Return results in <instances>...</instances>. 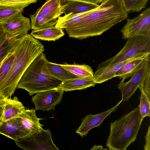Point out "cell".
Instances as JSON below:
<instances>
[{
    "label": "cell",
    "instance_id": "6da1fadb",
    "mask_svg": "<svg viewBox=\"0 0 150 150\" xmlns=\"http://www.w3.org/2000/svg\"><path fill=\"white\" fill-rule=\"evenodd\" d=\"M121 0H103L96 9L86 12L78 22L65 29L70 37L80 40L100 35L126 19Z\"/></svg>",
    "mask_w": 150,
    "mask_h": 150
},
{
    "label": "cell",
    "instance_id": "7a4b0ae2",
    "mask_svg": "<svg viewBox=\"0 0 150 150\" xmlns=\"http://www.w3.org/2000/svg\"><path fill=\"white\" fill-rule=\"evenodd\" d=\"M44 50V46L30 34L23 37L14 50L11 67L0 84V94L6 98L13 94L23 74L34 59Z\"/></svg>",
    "mask_w": 150,
    "mask_h": 150
},
{
    "label": "cell",
    "instance_id": "3957f363",
    "mask_svg": "<svg viewBox=\"0 0 150 150\" xmlns=\"http://www.w3.org/2000/svg\"><path fill=\"white\" fill-rule=\"evenodd\" d=\"M143 119L138 107L111 123L106 146L110 150H126L137 139Z\"/></svg>",
    "mask_w": 150,
    "mask_h": 150
},
{
    "label": "cell",
    "instance_id": "277c9868",
    "mask_svg": "<svg viewBox=\"0 0 150 150\" xmlns=\"http://www.w3.org/2000/svg\"><path fill=\"white\" fill-rule=\"evenodd\" d=\"M43 52L37 57L26 70L17 88L27 91L30 96L57 88L62 82L51 76Z\"/></svg>",
    "mask_w": 150,
    "mask_h": 150
},
{
    "label": "cell",
    "instance_id": "5b68a950",
    "mask_svg": "<svg viewBox=\"0 0 150 150\" xmlns=\"http://www.w3.org/2000/svg\"><path fill=\"white\" fill-rule=\"evenodd\" d=\"M127 39L125 45L117 54L101 63L97 68L122 62L131 58L150 54V37L133 36Z\"/></svg>",
    "mask_w": 150,
    "mask_h": 150
},
{
    "label": "cell",
    "instance_id": "8992f818",
    "mask_svg": "<svg viewBox=\"0 0 150 150\" xmlns=\"http://www.w3.org/2000/svg\"><path fill=\"white\" fill-rule=\"evenodd\" d=\"M126 20L127 23L120 30L123 39L137 36L150 37L149 7L137 16Z\"/></svg>",
    "mask_w": 150,
    "mask_h": 150
},
{
    "label": "cell",
    "instance_id": "52a82bcc",
    "mask_svg": "<svg viewBox=\"0 0 150 150\" xmlns=\"http://www.w3.org/2000/svg\"><path fill=\"white\" fill-rule=\"evenodd\" d=\"M150 75V55L144 59L139 69L127 82L121 81L117 85L122 93V101H127L139 87L143 86L147 77Z\"/></svg>",
    "mask_w": 150,
    "mask_h": 150
},
{
    "label": "cell",
    "instance_id": "ba28073f",
    "mask_svg": "<svg viewBox=\"0 0 150 150\" xmlns=\"http://www.w3.org/2000/svg\"><path fill=\"white\" fill-rule=\"evenodd\" d=\"M49 129L15 141L18 147L26 150H58L54 143Z\"/></svg>",
    "mask_w": 150,
    "mask_h": 150
},
{
    "label": "cell",
    "instance_id": "9c48e42d",
    "mask_svg": "<svg viewBox=\"0 0 150 150\" xmlns=\"http://www.w3.org/2000/svg\"><path fill=\"white\" fill-rule=\"evenodd\" d=\"M64 91L55 88L37 93L32 97L35 110L44 111L54 110L56 105L61 102Z\"/></svg>",
    "mask_w": 150,
    "mask_h": 150
},
{
    "label": "cell",
    "instance_id": "30bf717a",
    "mask_svg": "<svg viewBox=\"0 0 150 150\" xmlns=\"http://www.w3.org/2000/svg\"><path fill=\"white\" fill-rule=\"evenodd\" d=\"M19 13L8 21L1 23L6 34L12 38H21L31 29L30 19Z\"/></svg>",
    "mask_w": 150,
    "mask_h": 150
},
{
    "label": "cell",
    "instance_id": "8fae6325",
    "mask_svg": "<svg viewBox=\"0 0 150 150\" xmlns=\"http://www.w3.org/2000/svg\"><path fill=\"white\" fill-rule=\"evenodd\" d=\"M0 134L15 141L31 135L18 117L2 121L0 124Z\"/></svg>",
    "mask_w": 150,
    "mask_h": 150
},
{
    "label": "cell",
    "instance_id": "7c38bea8",
    "mask_svg": "<svg viewBox=\"0 0 150 150\" xmlns=\"http://www.w3.org/2000/svg\"><path fill=\"white\" fill-rule=\"evenodd\" d=\"M122 101L121 100L115 106L106 111L96 115L90 114L86 115L83 119L81 124L76 133L82 137L86 136L90 130L100 126L105 119L116 110Z\"/></svg>",
    "mask_w": 150,
    "mask_h": 150
},
{
    "label": "cell",
    "instance_id": "4fadbf2b",
    "mask_svg": "<svg viewBox=\"0 0 150 150\" xmlns=\"http://www.w3.org/2000/svg\"><path fill=\"white\" fill-rule=\"evenodd\" d=\"M150 54L129 59L124 61L97 68L94 74V80L97 83H101L114 77L115 74L124 65L133 60L145 57Z\"/></svg>",
    "mask_w": 150,
    "mask_h": 150
},
{
    "label": "cell",
    "instance_id": "5bb4252c",
    "mask_svg": "<svg viewBox=\"0 0 150 150\" xmlns=\"http://www.w3.org/2000/svg\"><path fill=\"white\" fill-rule=\"evenodd\" d=\"M66 6L63 3V0H47L36 13L49 20L53 21L64 13Z\"/></svg>",
    "mask_w": 150,
    "mask_h": 150
},
{
    "label": "cell",
    "instance_id": "9a60e30c",
    "mask_svg": "<svg viewBox=\"0 0 150 150\" xmlns=\"http://www.w3.org/2000/svg\"><path fill=\"white\" fill-rule=\"evenodd\" d=\"M18 117L23 126L31 135L40 132L43 128L44 125L40 122L43 119L37 117L35 109H25Z\"/></svg>",
    "mask_w": 150,
    "mask_h": 150
},
{
    "label": "cell",
    "instance_id": "2e32d148",
    "mask_svg": "<svg viewBox=\"0 0 150 150\" xmlns=\"http://www.w3.org/2000/svg\"><path fill=\"white\" fill-rule=\"evenodd\" d=\"M96 84L94 77L77 78L62 82L55 89L64 91H72L95 86Z\"/></svg>",
    "mask_w": 150,
    "mask_h": 150
},
{
    "label": "cell",
    "instance_id": "e0dca14e",
    "mask_svg": "<svg viewBox=\"0 0 150 150\" xmlns=\"http://www.w3.org/2000/svg\"><path fill=\"white\" fill-rule=\"evenodd\" d=\"M22 38H18L9 37L0 23V63L14 50Z\"/></svg>",
    "mask_w": 150,
    "mask_h": 150
},
{
    "label": "cell",
    "instance_id": "ac0fdd59",
    "mask_svg": "<svg viewBox=\"0 0 150 150\" xmlns=\"http://www.w3.org/2000/svg\"><path fill=\"white\" fill-rule=\"evenodd\" d=\"M25 109L17 97L15 96L12 99L10 98H6L4 105L2 121L19 117Z\"/></svg>",
    "mask_w": 150,
    "mask_h": 150
},
{
    "label": "cell",
    "instance_id": "d6986e66",
    "mask_svg": "<svg viewBox=\"0 0 150 150\" xmlns=\"http://www.w3.org/2000/svg\"><path fill=\"white\" fill-rule=\"evenodd\" d=\"M63 3L66 5L65 15L72 13L77 14L88 11L97 8L99 6L80 0H63Z\"/></svg>",
    "mask_w": 150,
    "mask_h": 150
},
{
    "label": "cell",
    "instance_id": "ffe728a7",
    "mask_svg": "<svg viewBox=\"0 0 150 150\" xmlns=\"http://www.w3.org/2000/svg\"><path fill=\"white\" fill-rule=\"evenodd\" d=\"M30 34L37 39L54 41L65 35L63 29L55 26L40 30H33Z\"/></svg>",
    "mask_w": 150,
    "mask_h": 150
},
{
    "label": "cell",
    "instance_id": "44dd1931",
    "mask_svg": "<svg viewBox=\"0 0 150 150\" xmlns=\"http://www.w3.org/2000/svg\"><path fill=\"white\" fill-rule=\"evenodd\" d=\"M150 55L127 63L115 74L114 77H117L122 79L121 81H124L125 79L131 77L139 69L144 59Z\"/></svg>",
    "mask_w": 150,
    "mask_h": 150
},
{
    "label": "cell",
    "instance_id": "7402d4cb",
    "mask_svg": "<svg viewBox=\"0 0 150 150\" xmlns=\"http://www.w3.org/2000/svg\"><path fill=\"white\" fill-rule=\"evenodd\" d=\"M78 78L94 77V73L88 65L77 64H59Z\"/></svg>",
    "mask_w": 150,
    "mask_h": 150
},
{
    "label": "cell",
    "instance_id": "603a6c76",
    "mask_svg": "<svg viewBox=\"0 0 150 150\" xmlns=\"http://www.w3.org/2000/svg\"><path fill=\"white\" fill-rule=\"evenodd\" d=\"M47 66L50 74L62 82L69 79L78 78L59 64L47 61Z\"/></svg>",
    "mask_w": 150,
    "mask_h": 150
},
{
    "label": "cell",
    "instance_id": "cb8c5ba5",
    "mask_svg": "<svg viewBox=\"0 0 150 150\" xmlns=\"http://www.w3.org/2000/svg\"><path fill=\"white\" fill-rule=\"evenodd\" d=\"M31 26L33 30H38L48 28L55 26L57 23V19L50 21L43 16L36 12L31 14Z\"/></svg>",
    "mask_w": 150,
    "mask_h": 150
},
{
    "label": "cell",
    "instance_id": "d4e9b609",
    "mask_svg": "<svg viewBox=\"0 0 150 150\" xmlns=\"http://www.w3.org/2000/svg\"><path fill=\"white\" fill-rule=\"evenodd\" d=\"M85 12L77 14H73L71 13L63 16H60L58 18L55 26L65 29L79 21L84 16Z\"/></svg>",
    "mask_w": 150,
    "mask_h": 150
},
{
    "label": "cell",
    "instance_id": "484cf974",
    "mask_svg": "<svg viewBox=\"0 0 150 150\" xmlns=\"http://www.w3.org/2000/svg\"><path fill=\"white\" fill-rule=\"evenodd\" d=\"M25 7L0 5V23L6 22L18 14L23 13Z\"/></svg>",
    "mask_w": 150,
    "mask_h": 150
},
{
    "label": "cell",
    "instance_id": "4316f807",
    "mask_svg": "<svg viewBox=\"0 0 150 150\" xmlns=\"http://www.w3.org/2000/svg\"><path fill=\"white\" fill-rule=\"evenodd\" d=\"M149 0H121L123 7L128 13L139 12L145 8Z\"/></svg>",
    "mask_w": 150,
    "mask_h": 150
},
{
    "label": "cell",
    "instance_id": "83f0119b",
    "mask_svg": "<svg viewBox=\"0 0 150 150\" xmlns=\"http://www.w3.org/2000/svg\"><path fill=\"white\" fill-rule=\"evenodd\" d=\"M141 91V95L139 97L140 104L139 106L142 117L144 118L146 116H150V101L143 86L139 87Z\"/></svg>",
    "mask_w": 150,
    "mask_h": 150
},
{
    "label": "cell",
    "instance_id": "f1b7e54d",
    "mask_svg": "<svg viewBox=\"0 0 150 150\" xmlns=\"http://www.w3.org/2000/svg\"><path fill=\"white\" fill-rule=\"evenodd\" d=\"M14 51L9 53L5 59L0 67V84L8 73L12 64L14 57Z\"/></svg>",
    "mask_w": 150,
    "mask_h": 150
},
{
    "label": "cell",
    "instance_id": "f546056e",
    "mask_svg": "<svg viewBox=\"0 0 150 150\" xmlns=\"http://www.w3.org/2000/svg\"><path fill=\"white\" fill-rule=\"evenodd\" d=\"M41 0H2L0 1V5L25 7L31 4L35 3Z\"/></svg>",
    "mask_w": 150,
    "mask_h": 150
},
{
    "label": "cell",
    "instance_id": "4dcf8cb0",
    "mask_svg": "<svg viewBox=\"0 0 150 150\" xmlns=\"http://www.w3.org/2000/svg\"><path fill=\"white\" fill-rule=\"evenodd\" d=\"M150 126L148 127L147 132L145 136V144L144 146V150H150Z\"/></svg>",
    "mask_w": 150,
    "mask_h": 150
},
{
    "label": "cell",
    "instance_id": "1f68e13d",
    "mask_svg": "<svg viewBox=\"0 0 150 150\" xmlns=\"http://www.w3.org/2000/svg\"><path fill=\"white\" fill-rule=\"evenodd\" d=\"M96 4L101 3L103 0H80Z\"/></svg>",
    "mask_w": 150,
    "mask_h": 150
},
{
    "label": "cell",
    "instance_id": "d6a6232c",
    "mask_svg": "<svg viewBox=\"0 0 150 150\" xmlns=\"http://www.w3.org/2000/svg\"><path fill=\"white\" fill-rule=\"evenodd\" d=\"M91 150H108L106 148H104L102 145H95L91 149Z\"/></svg>",
    "mask_w": 150,
    "mask_h": 150
},
{
    "label": "cell",
    "instance_id": "836d02e7",
    "mask_svg": "<svg viewBox=\"0 0 150 150\" xmlns=\"http://www.w3.org/2000/svg\"><path fill=\"white\" fill-rule=\"evenodd\" d=\"M6 98L0 94V107L4 105Z\"/></svg>",
    "mask_w": 150,
    "mask_h": 150
},
{
    "label": "cell",
    "instance_id": "e575fe53",
    "mask_svg": "<svg viewBox=\"0 0 150 150\" xmlns=\"http://www.w3.org/2000/svg\"><path fill=\"white\" fill-rule=\"evenodd\" d=\"M4 105L0 107V124L2 121Z\"/></svg>",
    "mask_w": 150,
    "mask_h": 150
},
{
    "label": "cell",
    "instance_id": "d590c367",
    "mask_svg": "<svg viewBox=\"0 0 150 150\" xmlns=\"http://www.w3.org/2000/svg\"><path fill=\"white\" fill-rule=\"evenodd\" d=\"M4 59L2 61H1L0 63V67H1V66L2 63H3V62L4 60Z\"/></svg>",
    "mask_w": 150,
    "mask_h": 150
},
{
    "label": "cell",
    "instance_id": "8d00e7d4",
    "mask_svg": "<svg viewBox=\"0 0 150 150\" xmlns=\"http://www.w3.org/2000/svg\"><path fill=\"white\" fill-rule=\"evenodd\" d=\"M1 0H0V1H1Z\"/></svg>",
    "mask_w": 150,
    "mask_h": 150
}]
</instances>
